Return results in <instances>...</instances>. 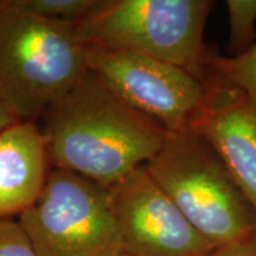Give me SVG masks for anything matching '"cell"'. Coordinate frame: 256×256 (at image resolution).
I'll return each mask as SVG.
<instances>
[{"mask_svg":"<svg viewBox=\"0 0 256 256\" xmlns=\"http://www.w3.org/2000/svg\"><path fill=\"white\" fill-rule=\"evenodd\" d=\"M144 168L215 247L256 232V214L247 197L212 146L191 127L168 132Z\"/></svg>","mask_w":256,"mask_h":256,"instance_id":"3957f363","label":"cell"},{"mask_svg":"<svg viewBox=\"0 0 256 256\" xmlns=\"http://www.w3.org/2000/svg\"><path fill=\"white\" fill-rule=\"evenodd\" d=\"M18 222L36 256L124 254L110 188L68 170H50L40 196Z\"/></svg>","mask_w":256,"mask_h":256,"instance_id":"5b68a950","label":"cell"},{"mask_svg":"<svg viewBox=\"0 0 256 256\" xmlns=\"http://www.w3.org/2000/svg\"><path fill=\"white\" fill-rule=\"evenodd\" d=\"M120 256H130V255H127V254H124H124H121Z\"/></svg>","mask_w":256,"mask_h":256,"instance_id":"e0dca14e","label":"cell"},{"mask_svg":"<svg viewBox=\"0 0 256 256\" xmlns=\"http://www.w3.org/2000/svg\"><path fill=\"white\" fill-rule=\"evenodd\" d=\"M190 126L220 156L256 214V107L240 89L209 78Z\"/></svg>","mask_w":256,"mask_h":256,"instance_id":"ba28073f","label":"cell"},{"mask_svg":"<svg viewBox=\"0 0 256 256\" xmlns=\"http://www.w3.org/2000/svg\"><path fill=\"white\" fill-rule=\"evenodd\" d=\"M18 121L22 120H19L14 114V112L10 110L4 102L0 100V133L4 132L5 130L11 127L12 124H17Z\"/></svg>","mask_w":256,"mask_h":256,"instance_id":"9a60e30c","label":"cell"},{"mask_svg":"<svg viewBox=\"0 0 256 256\" xmlns=\"http://www.w3.org/2000/svg\"><path fill=\"white\" fill-rule=\"evenodd\" d=\"M209 78L242 90L256 107V43L235 57L222 56L212 51L206 80Z\"/></svg>","mask_w":256,"mask_h":256,"instance_id":"30bf717a","label":"cell"},{"mask_svg":"<svg viewBox=\"0 0 256 256\" xmlns=\"http://www.w3.org/2000/svg\"><path fill=\"white\" fill-rule=\"evenodd\" d=\"M8 2L10 0H0V11H2V10H4L6 6L8 5Z\"/></svg>","mask_w":256,"mask_h":256,"instance_id":"2e32d148","label":"cell"},{"mask_svg":"<svg viewBox=\"0 0 256 256\" xmlns=\"http://www.w3.org/2000/svg\"><path fill=\"white\" fill-rule=\"evenodd\" d=\"M88 69L168 132L190 126L206 86L184 69L130 51L84 46Z\"/></svg>","mask_w":256,"mask_h":256,"instance_id":"8992f818","label":"cell"},{"mask_svg":"<svg viewBox=\"0 0 256 256\" xmlns=\"http://www.w3.org/2000/svg\"><path fill=\"white\" fill-rule=\"evenodd\" d=\"M110 188L124 254L206 256L216 248L192 226L144 166Z\"/></svg>","mask_w":256,"mask_h":256,"instance_id":"52a82bcc","label":"cell"},{"mask_svg":"<svg viewBox=\"0 0 256 256\" xmlns=\"http://www.w3.org/2000/svg\"><path fill=\"white\" fill-rule=\"evenodd\" d=\"M206 256H256V232L238 241L216 247Z\"/></svg>","mask_w":256,"mask_h":256,"instance_id":"5bb4252c","label":"cell"},{"mask_svg":"<svg viewBox=\"0 0 256 256\" xmlns=\"http://www.w3.org/2000/svg\"><path fill=\"white\" fill-rule=\"evenodd\" d=\"M102 0H14L22 11L50 20L78 24L87 18Z\"/></svg>","mask_w":256,"mask_h":256,"instance_id":"8fae6325","label":"cell"},{"mask_svg":"<svg viewBox=\"0 0 256 256\" xmlns=\"http://www.w3.org/2000/svg\"><path fill=\"white\" fill-rule=\"evenodd\" d=\"M0 256H36L18 220H0Z\"/></svg>","mask_w":256,"mask_h":256,"instance_id":"4fadbf2b","label":"cell"},{"mask_svg":"<svg viewBox=\"0 0 256 256\" xmlns=\"http://www.w3.org/2000/svg\"><path fill=\"white\" fill-rule=\"evenodd\" d=\"M50 170L34 121H18L0 133V220L19 217L38 200Z\"/></svg>","mask_w":256,"mask_h":256,"instance_id":"9c48e42d","label":"cell"},{"mask_svg":"<svg viewBox=\"0 0 256 256\" xmlns=\"http://www.w3.org/2000/svg\"><path fill=\"white\" fill-rule=\"evenodd\" d=\"M72 24L22 11H0V100L22 121L42 119L88 72Z\"/></svg>","mask_w":256,"mask_h":256,"instance_id":"7a4b0ae2","label":"cell"},{"mask_svg":"<svg viewBox=\"0 0 256 256\" xmlns=\"http://www.w3.org/2000/svg\"><path fill=\"white\" fill-rule=\"evenodd\" d=\"M42 120L51 168L108 188L148 162L168 133L90 70Z\"/></svg>","mask_w":256,"mask_h":256,"instance_id":"6da1fadb","label":"cell"},{"mask_svg":"<svg viewBox=\"0 0 256 256\" xmlns=\"http://www.w3.org/2000/svg\"><path fill=\"white\" fill-rule=\"evenodd\" d=\"M229 12L230 57L246 52L256 43V0H226Z\"/></svg>","mask_w":256,"mask_h":256,"instance_id":"7c38bea8","label":"cell"},{"mask_svg":"<svg viewBox=\"0 0 256 256\" xmlns=\"http://www.w3.org/2000/svg\"><path fill=\"white\" fill-rule=\"evenodd\" d=\"M214 5L211 0H102L74 26L84 46L152 57L206 83L212 51L204 30Z\"/></svg>","mask_w":256,"mask_h":256,"instance_id":"277c9868","label":"cell"}]
</instances>
